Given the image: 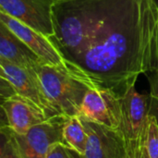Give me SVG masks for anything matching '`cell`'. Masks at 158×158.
<instances>
[{"label": "cell", "instance_id": "obj_1", "mask_svg": "<svg viewBox=\"0 0 158 158\" xmlns=\"http://www.w3.org/2000/svg\"><path fill=\"white\" fill-rule=\"evenodd\" d=\"M97 87L122 95L140 74L158 68L155 0H105L70 59Z\"/></svg>", "mask_w": 158, "mask_h": 158}, {"label": "cell", "instance_id": "obj_2", "mask_svg": "<svg viewBox=\"0 0 158 158\" xmlns=\"http://www.w3.org/2000/svg\"><path fill=\"white\" fill-rule=\"evenodd\" d=\"M44 93L55 111L62 117L80 115L84 96L97 87L86 77L42 61L35 69Z\"/></svg>", "mask_w": 158, "mask_h": 158}, {"label": "cell", "instance_id": "obj_3", "mask_svg": "<svg viewBox=\"0 0 158 158\" xmlns=\"http://www.w3.org/2000/svg\"><path fill=\"white\" fill-rule=\"evenodd\" d=\"M66 118L54 117L30 129L25 134H17L2 125L11 136L21 158H46L50 148L62 143V131Z\"/></svg>", "mask_w": 158, "mask_h": 158}, {"label": "cell", "instance_id": "obj_4", "mask_svg": "<svg viewBox=\"0 0 158 158\" xmlns=\"http://www.w3.org/2000/svg\"><path fill=\"white\" fill-rule=\"evenodd\" d=\"M0 22L44 62L75 71L74 64L64 56L51 38L2 11H0Z\"/></svg>", "mask_w": 158, "mask_h": 158}, {"label": "cell", "instance_id": "obj_5", "mask_svg": "<svg viewBox=\"0 0 158 158\" xmlns=\"http://www.w3.org/2000/svg\"><path fill=\"white\" fill-rule=\"evenodd\" d=\"M121 127L120 131L128 143L142 142L151 113V94H142L131 84L120 96Z\"/></svg>", "mask_w": 158, "mask_h": 158}, {"label": "cell", "instance_id": "obj_6", "mask_svg": "<svg viewBox=\"0 0 158 158\" xmlns=\"http://www.w3.org/2000/svg\"><path fill=\"white\" fill-rule=\"evenodd\" d=\"M120 96L109 89L90 88L84 96L80 115L97 124L113 130H120Z\"/></svg>", "mask_w": 158, "mask_h": 158}, {"label": "cell", "instance_id": "obj_7", "mask_svg": "<svg viewBox=\"0 0 158 158\" xmlns=\"http://www.w3.org/2000/svg\"><path fill=\"white\" fill-rule=\"evenodd\" d=\"M55 0H0V11L54 38L53 5Z\"/></svg>", "mask_w": 158, "mask_h": 158}, {"label": "cell", "instance_id": "obj_8", "mask_svg": "<svg viewBox=\"0 0 158 158\" xmlns=\"http://www.w3.org/2000/svg\"><path fill=\"white\" fill-rule=\"evenodd\" d=\"M0 77L6 81L13 92L35 103L50 117L59 116L47 100L35 70L19 68L0 58Z\"/></svg>", "mask_w": 158, "mask_h": 158}, {"label": "cell", "instance_id": "obj_9", "mask_svg": "<svg viewBox=\"0 0 158 158\" xmlns=\"http://www.w3.org/2000/svg\"><path fill=\"white\" fill-rule=\"evenodd\" d=\"M81 117L88 133L85 154L81 158H128L129 144L119 130H113Z\"/></svg>", "mask_w": 158, "mask_h": 158}, {"label": "cell", "instance_id": "obj_10", "mask_svg": "<svg viewBox=\"0 0 158 158\" xmlns=\"http://www.w3.org/2000/svg\"><path fill=\"white\" fill-rule=\"evenodd\" d=\"M1 108L6 126L17 134H25L30 129L52 118L31 100L12 94L2 98Z\"/></svg>", "mask_w": 158, "mask_h": 158}, {"label": "cell", "instance_id": "obj_11", "mask_svg": "<svg viewBox=\"0 0 158 158\" xmlns=\"http://www.w3.org/2000/svg\"><path fill=\"white\" fill-rule=\"evenodd\" d=\"M0 58L29 70H35L43 61L1 22Z\"/></svg>", "mask_w": 158, "mask_h": 158}, {"label": "cell", "instance_id": "obj_12", "mask_svg": "<svg viewBox=\"0 0 158 158\" xmlns=\"http://www.w3.org/2000/svg\"><path fill=\"white\" fill-rule=\"evenodd\" d=\"M87 143L88 133L81 117L76 115L66 118L62 131V143L82 156L85 154Z\"/></svg>", "mask_w": 158, "mask_h": 158}, {"label": "cell", "instance_id": "obj_13", "mask_svg": "<svg viewBox=\"0 0 158 158\" xmlns=\"http://www.w3.org/2000/svg\"><path fill=\"white\" fill-rule=\"evenodd\" d=\"M143 144L150 158H158V122L156 115L151 111L143 138Z\"/></svg>", "mask_w": 158, "mask_h": 158}, {"label": "cell", "instance_id": "obj_14", "mask_svg": "<svg viewBox=\"0 0 158 158\" xmlns=\"http://www.w3.org/2000/svg\"><path fill=\"white\" fill-rule=\"evenodd\" d=\"M1 148L0 158H21L11 136L6 130L1 126Z\"/></svg>", "mask_w": 158, "mask_h": 158}, {"label": "cell", "instance_id": "obj_15", "mask_svg": "<svg viewBox=\"0 0 158 158\" xmlns=\"http://www.w3.org/2000/svg\"><path fill=\"white\" fill-rule=\"evenodd\" d=\"M46 158H81V156L69 149L62 143H58L50 148Z\"/></svg>", "mask_w": 158, "mask_h": 158}, {"label": "cell", "instance_id": "obj_16", "mask_svg": "<svg viewBox=\"0 0 158 158\" xmlns=\"http://www.w3.org/2000/svg\"><path fill=\"white\" fill-rule=\"evenodd\" d=\"M133 146V152H134V157L135 158H150L147 153V150L143 144V142L142 140L141 143L137 144L131 143Z\"/></svg>", "mask_w": 158, "mask_h": 158}, {"label": "cell", "instance_id": "obj_17", "mask_svg": "<svg viewBox=\"0 0 158 158\" xmlns=\"http://www.w3.org/2000/svg\"><path fill=\"white\" fill-rule=\"evenodd\" d=\"M156 70V75L155 76V80L152 82V93L151 95L158 99V68Z\"/></svg>", "mask_w": 158, "mask_h": 158}, {"label": "cell", "instance_id": "obj_18", "mask_svg": "<svg viewBox=\"0 0 158 158\" xmlns=\"http://www.w3.org/2000/svg\"><path fill=\"white\" fill-rule=\"evenodd\" d=\"M151 111L156 115L158 122V99L154 96H152V101H151Z\"/></svg>", "mask_w": 158, "mask_h": 158}, {"label": "cell", "instance_id": "obj_19", "mask_svg": "<svg viewBox=\"0 0 158 158\" xmlns=\"http://www.w3.org/2000/svg\"><path fill=\"white\" fill-rule=\"evenodd\" d=\"M129 144V156L128 158H135L134 157V152H133V146L131 143Z\"/></svg>", "mask_w": 158, "mask_h": 158}]
</instances>
